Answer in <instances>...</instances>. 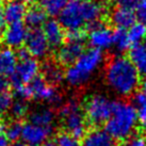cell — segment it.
I'll use <instances>...</instances> for the list:
<instances>
[{
	"label": "cell",
	"instance_id": "cell-43",
	"mask_svg": "<svg viewBox=\"0 0 146 146\" xmlns=\"http://www.w3.org/2000/svg\"><path fill=\"white\" fill-rule=\"evenodd\" d=\"M143 124H144V128H145V130H146V122H145V123H143Z\"/></svg>",
	"mask_w": 146,
	"mask_h": 146
},
{
	"label": "cell",
	"instance_id": "cell-4",
	"mask_svg": "<svg viewBox=\"0 0 146 146\" xmlns=\"http://www.w3.org/2000/svg\"><path fill=\"white\" fill-rule=\"evenodd\" d=\"M60 115L62 117L65 129L69 134L76 139L83 138L86 133L85 115L80 105L76 100H69L60 108Z\"/></svg>",
	"mask_w": 146,
	"mask_h": 146
},
{
	"label": "cell",
	"instance_id": "cell-1",
	"mask_svg": "<svg viewBox=\"0 0 146 146\" xmlns=\"http://www.w3.org/2000/svg\"><path fill=\"white\" fill-rule=\"evenodd\" d=\"M105 79L110 89L119 96H130L140 84V74L128 58L114 57L105 69Z\"/></svg>",
	"mask_w": 146,
	"mask_h": 146
},
{
	"label": "cell",
	"instance_id": "cell-31",
	"mask_svg": "<svg viewBox=\"0 0 146 146\" xmlns=\"http://www.w3.org/2000/svg\"><path fill=\"white\" fill-rule=\"evenodd\" d=\"M12 104H13L12 94L9 93V92L0 94V115H3L8 111H10Z\"/></svg>",
	"mask_w": 146,
	"mask_h": 146
},
{
	"label": "cell",
	"instance_id": "cell-33",
	"mask_svg": "<svg viewBox=\"0 0 146 146\" xmlns=\"http://www.w3.org/2000/svg\"><path fill=\"white\" fill-rule=\"evenodd\" d=\"M135 17L139 23L146 25V0H139L135 7Z\"/></svg>",
	"mask_w": 146,
	"mask_h": 146
},
{
	"label": "cell",
	"instance_id": "cell-40",
	"mask_svg": "<svg viewBox=\"0 0 146 146\" xmlns=\"http://www.w3.org/2000/svg\"><path fill=\"white\" fill-rule=\"evenodd\" d=\"M26 2H28V3H36V2H41L42 0H24Z\"/></svg>",
	"mask_w": 146,
	"mask_h": 146
},
{
	"label": "cell",
	"instance_id": "cell-19",
	"mask_svg": "<svg viewBox=\"0 0 146 146\" xmlns=\"http://www.w3.org/2000/svg\"><path fill=\"white\" fill-rule=\"evenodd\" d=\"M17 54L12 48L0 49V75L12 76L17 66Z\"/></svg>",
	"mask_w": 146,
	"mask_h": 146
},
{
	"label": "cell",
	"instance_id": "cell-28",
	"mask_svg": "<svg viewBox=\"0 0 146 146\" xmlns=\"http://www.w3.org/2000/svg\"><path fill=\"white\" fill-rule=\"evenodd\" d=\"M132 106H133L137 113H138L139 118L143 123L146 122V92L140 91L134 93L132 97Z\"/></svg>",
	"mask_w": 146,
	"mask_h": 146
},
{
	"label": "cell",
	"instance_id": "cell-45",
	"mask_svg": "<svg viewBox=\"0 0 146 146\" xmlns=\"http://www.w3.org/2000/svg\"><path fill=\"white\" fill-rule=\"evenodd\" d=\"M144 46H145V48H146V42H145V44H144Z\"/></svg>",
	"mask_w": 146,
	"mask_h": 146
},
{
	"label": "cell",
	"instance_id": "cell-15",
	"mask_svg": "<svg viewBox=\"0 0 146 146\" xmlns=\"http://www.w3.org/2000/svg\"><path fill=\"white\" fill-rule=\"evenodd\" d=\"M26 13V4L23 0H9L3 9L4 19L9 25L21 23Z\"/></svg>",
	"mask_w": 146,
	"mask_h": 146
},
{
	"label": "cell",
	"instance_id": "cell-6",
	"mask_svg": "<svg viewBox=\"0 0 146 146\" xmlns=\"http://www.w3.org/2000/svg\"><path fill=\"white\" fill-rule=\"evenodd\" d=\"M59 23L68 32L81 30L84 19L81 13V1L69 0L65 9L59 15Z\"/></svg>",
	"mask_w": 146,
	"mask_h": 146
},
{
	"label": "cell",
	"instance_id": "cell-21",
	"mask_svg": "<svg viewBox=\"0 0 146 146\" xmlns=\"http://www.w3.org/2000/svg\"><path fill=\"white\" fill-rule=\"evenodd\" d=\"M129 60L140 75L146 76V48L144 45H135L130 50Z\"/></svg>",
	"mask_w": 146,
	"mask_h": 146
},
{
	"label": "cell",
	"instance_id": "cell-23",
	"mask_svg": "<svg viewBox=\"0 0 146 146\" xmlns=\"http://www.w3.org/2000/svg\"><path fill=\"white\" fill-rule=\"evenodd\" d=\"M47 14L42 8L33 7L29 11H27L25 21L26 25L31 29H38L41 26H44L47 21Z\"/></svg>",
	"mask_w": 146,
	"mask_h": 146
},
{
	"label": "cell",
	"instance_id": "cell-32",
	"mask_svg": "<svg viewBox=\"0 0 146 146\" xmlns=\"http://www.w3.org/2000/svg\"><path fill=\"white\" fill-rule=\"evenodd\" d=\"M14 91L17 97L23 100H27L32 97V92H31V88L29 84H18L14 86Z\"/></svg>",
	"mask_w": 146,
	"mask_h": 146
},
{
	"label": "cell",
	"instance_id": "cell-9",
	"mask_svg": "<svg viewBox=\"0 0 146 146\" xmlns=\"http://www.w3.org/2000/svg\"><path fill=\"white\" fill-rule=\"evenodd\" d=\"M40 72V64L36 59L28 58L24 60H19L17 63L16 69L12 76L13 86L18 84H29L37 77Z\"/></svg>",
	"mask_w": 146,
	"mask_h": 146
},
{
	"label": "cell",
	"instance_id": "cell-11",
	"mask_svg": "<svg viewBox=\"0 0 146 146\" xmlns=\"http://www.w3.org/2000/svg\"><path fill=\"white\" fill-rule=\"evenodd\" d=\"M51 132L52 128H45L32 123H27L23 128L21 139L28 146H42L47 142Z\"/></svg>",
	"mask_w": 146,
	"mask_h": 146
},
{
	"label": "cell",
	"instance_id": "cell-20",
	"mask_svg": "<svg viewBox=\"0 0 146 146\" xmlns=\"http://www.w3.org/2000/svg\"><path fill=\"white\" fill-rule=\"evenodd\" d=\"M54 119V112L49 108H40L30 114V123L45 128H52Z\"/></svg>",
	"mask_w": 146,
	"mask_h": 146
},
{
	"label": "cell",
	"instance_id": "cell-17",
	"mask_svg": "<svg viewBox=\"0 0 146 146\" xmlns=\"http://www.w3.org/2000/svg\"><path fill=\"white\" fill-rule=\"evenodd\" d=\"M82 146H116L114 139L106 130L95 128L86 132L82 140Z\"/></svg>",
	"mask_w": 146,
	"mask_h": 146
},
{
	"label": "cell",
	"instance_id": "cell-2",
	"mask_svg": "<svg viewBox=\"0 0 146 146\" xmlns=\"http://www.w3.org/2000/svg\"><path fill=\"white\" fill-rule=\"evenodd\" d=\"M138 113L132 104L114 102L112 115L106 123V131L118 141H124L132 135L138 124Z\"/></svg>",
	"mask_w": 146,
	"mask_h": 146
},
{
	"label": "cell",
	"instance_id": "cell-7",
	"mask_svg": "<svg viewBox=\"0 0 146 146\" xmlns=\"http://www.w3.org/2000/svg\"><path fill=\"white\" fill-rule=\"evenodd\" d=\"M32 92V97L38 100H43L51 105H60L62 102V96L54 85L50 84L45 80L44 77L37 76L32 82L29 83Z\"/></svg>",
	"mask_w": 146,
	"mask_h": 146
},
{
	"label": "cell",
	"instance_id": "cell-3",
	"mask_svg": "<svg viewBox=\"0 0 146 146\" xmlns=\"http://www.w3.org/2000/svg\"><path fill=\"white\" fill-rule=\"evenodd\" d=\"M104 61V53L98 49H88L73 65L65 70L64 79L72 88H79L90 80Z\"/></svg>",
	"mask_w": 146,
	"mask_h": 146
},
{
	"label": "cell",
	"instance_id": "cell-37",
	"mask_svg": "<svg viewBox=\"0 0 146 146\" xmlns=\"http://www.w3.org/2000/svg\"><path fill=\"white\" fill-rule=\"evenodd\" d=\"M9 86H10V82H9V80L7 79V77L0 75V94L8 92Z\"/></svg>",
	"mask_w": 146,
	"mask_h": 146
},
{
	"label": "cell",
	"instance_id": "cell-25",
	"mask_svg": "<svg viewBox=\"0 0 146 146\" xmlns=\"http://www.w3.org/2000/svg\"><path fill=\"white\" fill-rule=\"evenodd\" d=\"M42 5L46 14L50 16H58L65 9L66 4L68 3V0H42Z\"/></svg>",
	"mask_w": 146,
	"mask_h": 146
},
{
	"label": "cell",
	"instance_id": "cell-12",
	"mask_svg": "<svg viewBox=\"0 0 146 146\" xmlns=\"http://www.w3.org/2000/svg\"><path fill=\"white\" fill-rule=\"evenodd\" d=\"M27 27L23 23L9 25L5 28L1 40L9 48H21V46L26 43L28 36Z\"/></svg>",
	"mask_w": 146,
	"mask_h": 146
},
{
	"label": "cell",
	"instance_id": "cell-27",
	"mask_svg": "<svg viewBox=\"0 0 146 146\" xmlns=\"http://www.w3.org/2000/svg\"><path fill=\"white\" fill-rule=\"evenodd\" d=\"M130 43L134 45H140L146 37V25L142 23H134L129 30L127 31Z\"/></svg>",
	"mask_w": 146,
	"mask_h": 146
},
{
	"label": "cell",
	"instance_id": "cell-10",
	"mask_svg": "<svg viewBox=\"0 0 146 146\" xmlns=\"http://www.w3.org/2000/svg\"><path fill=\"white\" fill-rule=\"evenodd\" d=\"M49 45L43 30L32 29L26 40V49L34 59H43L49 53Z\"/></svg>",
	"mask_w": 146,
	"mask_h": 146
},
{
	"label": "cell",
	"instance_id": "cell-39",
	"mask_svg": "<svg viewBox=\"0 0 146 146\" xmlns=\"http://www.w3.org/2000/svg\"><path fill=\"white\" fill-rule=\"evenodd\" d=\"M12 146H28V145H27V144H25L24 142H19V141H18V142L14 143Z\"/></svg>",
	"mask_w": 146,
	"mask_h": 146
},
{
	"label": "cell",
	"instance_id": "cell-5",
	"mask_svg": "<svg viewBox=\"0 0 146 146\" xmlns=\"http://www.w3.org/2000/svg\"><path fill=\"white\" fill-rule=\"evenodd\" d=\"M114 102L102 94L90 96L85 102V116L92 125L98 126L107 123L112 115Z\"/></svg>",
	"mask_w": 146,
	"mask_h": 146
},
{
	"label": "cell",
	"instance_id": "cell-8",
	"mask_svg": "<svg viewBox=\"0 0 146 146\" xmlns=\"http://www.w3.org/2000/svg\"><path fill=\"white\" fill-rule=\"evenodd\" d=\"M89 42L94 49L107 50L113 46V32L102 21H96L89 26Z\"/></svg>",
	"mask_w": 146,
	"mask_h": 146
},
{
	"label": "cell",
	"instance_id": "cell-42",
	"mask_svg": "<svg viewBox=\"0 0 146 146\" xmlns=\"http://www.w3.org/2000/svg\"><path fill=\"white\" fill-rule=\"evenodd\" d=\"M46 146H58V144L54 142H49V143H47V145Z\"/></svg>",
	"mask_w": 146,
	"mask_h": 146
},
{
	"label": "cell",
	"instance_id": "cell-18",
	"mask_svg": "<svg viewBox=\"0 0 146 146\" xmlns=\"http://www.w3.org/2000/svg\"><path fill=\"white\" fill-rule=\"evenodd\" d=\"M135 13L122 7L115 8L111 13V23L117 29H129L135 21Z\"/></svg>",
	"mask_w": 146,
	"mask_h": 146
},
{
	"label": "cell",
	"instance_id": "cell-35",
	"mask_svg": "<svg viewBox=\"0 0 146 146\" xmlns=\"http://www.w3.org/2000/svg\"><path fill=\"white\" fill-rule=\"evenodd\" d=\"M67 38H68V41H70V42H82V43H84L85 35L81 30L70 31V32L67 33Z\"/></svg>",
	"mask_w": 146,
	"mask_h": 146
},
{
	"label": "cell",
	"instance_id": "cell-38",
	"mask_svg": "<svg viewBox=\"0 0 146 146\" xmlns=\"http://www.w3.org/2000/svg\"><path fill=\"white\" fill-rule=\"evenodd\" d=\"M4 30H5V19L3 16V10L0 7V38L2 37Z\"/></svg>",
	"mask_w": 146,
	"mask_h": 146
},
{
	"label": "cell",
	"instance_id": "cell-13",
	"mask_svg": "<svg viewBox=\"0 0 146 146\" xmlns=\"http://www.w3.org/2000/svg\"><path fill=\"white\" fill-rule=\"evenodd\" d=\"M84 52V44L82 42H66L58 50L57 59L63 65H73Z\"/></svg>",
	"mask_w": 146,
	"mask_h": 146
},
{
	"label": "cell",
	"instance_id": "cell-14",
	"mask_svg": "<svg viewBox=\"0 0 146 146\" xmlns=\"http://www.w3.org/2000/svg\"><path fill=\"white\" fill-rule=\"evenodd\" d=\"M81 13L84 23L93 24L100 21L106 13V7L99 0H84L81 1Z\"/></svg>",
	"mask_w": 146,
	"mask_h": 146
},
{
	"label": "cell",
	"instance_id": "cell-44",
	"mask_svg": "<svg viewBox=\"0 0 146 146\" xmlns=\"http://www.w3.org/2000/svg\"><path fill=\"white\" fill-rule=\"evenodd\" d=\"M5 0H0V3H2V2H4Z\"/></svg>",
	"mask_w": 146,
	"mask_h": 146
},
{
	"label": "cell",
	"instance_id": "cell-36",
	"mask_svg": "<svg viewBox=\"0 0 146 146\" xmlns=\"http://www.w3.org/2000/svg\"><path fill=\"white\" fill-rule=\"evenodd\" d=\"M117 1H118V7L129 9V10L133 11V9L135 10V7L138 4L139 0H117Z\"/></svg>",
	"mask_w": 146,
	"mask_h": 146
},
{
	"label": "cell",
	"instance_id": "cell-29",
	"mask_svg": "<svg viewBox=\"0 0 146 146\" xmlns=\"http://www.w3.org/2000/svg\"><path fill=\"white\" fill-rule=\"evenodd\" d=\"M10 113L14 119H19L24 117L28 113V105L26 100L17 99L16 102H13L11 109H10Z\"/></svg>",
	"mask_w": 146,
	"mask_h": 146
},
{
	"label": "cell",
	"instance_id": "cell-16",
	"mask_svg": "<svg viewBox=\"0 0 146 146\" xmlns=\"http://www.w3.org/2000/svg\"><path fill=\"white\" fill-rule=\"evenodd\" d=\"M43 32H44L50 47L57 48L63 44L65 34L63 31V27L60 25L59 21H54V19L47 21L43 26Z\"/></svg>",
	"mask_w": 146,
	"mask_h": 146
},
{
	"label": "cell",
	"instance_id": "cell-41",
	"mask_svg": "<svg viewBox=\"0 0 146 146\" xmlns=\"http://www.w3.org/2000/svg\"><path fill=\"white\" fill-rule=\"evenodd\" d=\"M142 88H143V91H144V92H146V77L142 82Z\"/></svg>",
	"mask_w": 146,
	"mask_h": 146
},
{
	"label": "cell",
	"instance_id": "cell-22",
	"mask_svg": "<svg viewBox=\"0 0 146 146\" xmlns=\"http://www.w3.org/2000/svg\"><path fill=\"white\" fill-rule=\"evenodd\" d=\"M43 77L45 80L50 84H57L64 79V73L62 70L61 66L53 61L45 62L43 65Z\"/></svg>",
	"mask_w": 146,
	"mask_h": 146
},
{
	"label": "cell",
	"instance_id": "cell-30",
	"mask_svg": "<svg viewBox=\"0 0 146 146\" xmlns=\"http://www.w3.org/2000/svg\"><path fill=\"white\" fill-rule=\"evenodd\" d=\"M56 143L58 144V146H80L78 139L73 137L68 132H62L58 134Z\"/></svg>",
	"mask_w": 146,
	"mask_h": 146
},
{
	"label": "cell",
	"instance_id": "cell-46",
	"mask_svg": "<svg viewBox=\"0 0 146 146\" xmlns=\"http://www.w3.org/2000/svg\"><path fill=\"white\" fill-rule=\"evenodd\" d=\"M80 1H84V0H80Z\"/></svg>",
	"mask_w": 146,
	"mask_h": 146
},
{
	"label": "cell",
	"instance_id": "cell-26",
	"mask_svg": "<svg viewBox=\"0 0 146 146\" xmlns=\"http://www.w3.org/2000/svg\"><path fill=\"white\" fill-rule=\"evenodd\" d=\"M23 128H24V125L18 119H12L5 125L3 131L9 141L18 142V140L21 138Z\"/></svg>",
	"mask_w": 146,
	"mask_h": 146
},
{
	"label": "cell",
	"instance_id": "cell-24",
	"mask_svg": "<svg viewBox=\"0 0 146 146\" xmlns=\"http://www.w3.org/2000/svg\"><path fill=\"white\" fill-rule=\"evenodd\" d=\"M130 40L125 29H116L113 32V47L118 52H125L129 49Z\"/></svg>",
	"mask_w": 146,
	"mask_h": 146
},
{
	"label": "cell",
	"instance_id": "cell-34",
	"mask_svg": "<svg viewBox=\"0 0 146 146\" xmlns=\"http://www.w3.org/2000/svg\"><path fill=\"white\" fill-rule=\"evenodd\" d=\"M124 146H146V139L140 134L131 135L128 140H126Z\"/></svg>",
	"mask_w": 146,
	"mask_h": 146
}]
</instances>
